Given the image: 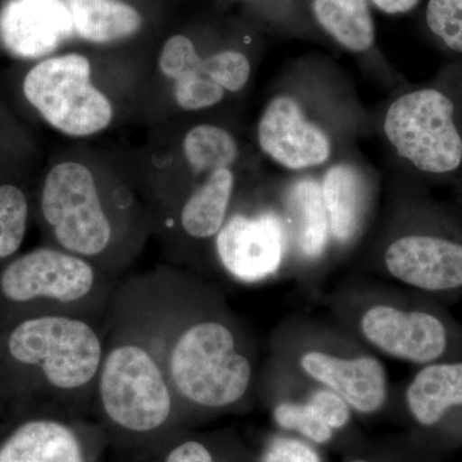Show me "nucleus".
Instances as JSON below:
<instances>
[{"instance_id": "1", "label": "nucleus", "mask_w": 462, "mask_h": 462, "mask_svg": "<svg viewBox=\"0 0 462 462\" xmlns=\"http://www.w3.org/2000/svg\"><path fill=\"white\" fill-rule=\"evenodd\" d=\"M125 285L141 310L179 407L225 411L260 391L256 346L214 285L172 269Z\"/></svg>"}, {"instance_id": "2", "label": "nucleus", "mask_w": 462, "mask_h": 462, "mask_svg": "<svg viewBox=\"0 0 462 462\" xmlns=\"http://www.w3.org/2000/svg\"><path fill=\"white\" fill-rule=\"evenodd\" d=\"M41 214L54 247L117 279L153 234L133 175L96 152L69 149L45 173Z\"/></svg>"}, {"instance_id": "3", "label": "nucleus", "mask_w": 462, "mask_h": 462, "mask_svg": "<svg viewBox=\"0 0 462 462\" xmlns=\"http://www.w3.org/2000/svg\"><path fill=\"white\" fill-rule=\"evenodd\" d=\"M373 133V116L333 60L309 54L289 63L254 129L261 157L288 173L320 172Z\"/></svg>"}, {"instance_id": "4", "label": "nucleus", "mask_w": 462, "mask_h": 462, "mask_svg": "<svg viewBox=\"0 0 462 462\" xmlns=\"http://www.w3.org/2000/svg\"><path fill=\"white\" fill-rule=\"evenodd\" d=\"M367 261L403 288L430 296L460 291L462 217L428 199L425 185L393 172Z\"/></svg>"}, {"instance_id": "5", "label": "nucleus", "mask_w": 462, "mask_h": 462, "mask_svg": "<svg viewBox=\"0 0 462 462\" xmlns=\"http://www.w3.org/2000/svg\"><path fill=\"white\" fill-rule=\"evenodd\" d=\"M373 116L394 172L462 190V62L421 84L404 83Z\"/></svg>"}, {"instance_id": "6", "label": "nucleus", "mask_w": 462, "mask_h": 462, "mask_svg": "<svg viewBox=\"0 0 462 462\" xmlns=\"http://www.w3.org/2000/svg\"><path fill=\"white\" fill-rule=\"evenodd\" d=\"M147 69H105L83 51L42 58L23 79V96L48 126L74 141L108 132L145 102Z\"/></svg>"}, {"instance_id": "7", "label": "nucleus", "mask_w": 462, "mask_h": 462, "mask_svg": "<svg viewBox=\"0 0 462 462\" xmlns=\"http://www.w3.org/2000/svg\"><path fill=\"white\" fill-rule=\"evenodd\" d=\"M105 328L94 401L120 430L135 434L162 430L179 403L141 310L125 285L116 289Z\"/></svg>"}, {"instance_id": "8", "label": "nucleus", "mask_w": 462, "mask_h": 462, "mask_svg": "<svg viewBox=\"0 0 462 462\" xmlns=\"http://www.w3.org/2000/svg\"><path fill=\"white\" fill-rule=\"evenodd\" d=\"M273 373L339 394L356 412L373 415L388 403L384 364L343 328L291 322L273 338Z\"/></svg>"}, {"instance_id": "9", "label": "nucleus", "mask_w": 462, "mask_h": 462, "mask_svg": "<svg viewBox=\"0 0 462 462\" xmlns=\"http://www.w3.org/2000/svg\"><path fill=\"white\" fill-rule=\"evenodd\" d=\"M220 114L189 116L165 144L148 154L142 175L133 176L156 233L181 199L221 167L261 157L229 118Z\"/></svg>"}, {"instance_id": "10", "label": "nucleus", "mask_w": 462, "mask_h": 462, "mask_svg": "<svg viewBox=\"0 0 462 462\" xmlns=\"http://www.w3.org/2000/svg\"><path fill=\"white\" fill-rule=\"evenodd\" d=\"M256 51L252 36L200 45L185 33H175L158 51L147 94L160 91L170 112L185 117L220 114L252 83Z\"/></svg>"}, {"instance_id": "11", "label": "nucleus", "mask_w": 462, "mask_h": 462, "mask_svg": "<svg viewBox=\"0 0 462 462\" xmlns=\"http://www.w3.org/2000/svg\"><path fill=\"white\" fill-rule=\"evenodd\" d=\"M333 307L340 328L385 357L424 366L449 360L454 349L443 316L393 289L356 285L334 298Z\"/></svg>"}, {"instance_id": "12", "label": "nucleus", "mask_w": 462, "mask_h": 462, "mask_svg": "<svg viewBox=\"0 0 462 462\" xmlns=\"http://www.w3.org/2000/svg\"><path fill=\"white\" fill-rule=\"evenodd\" d=\"M117 285L96 264L54 245L14 258L0 273V294L12 305L42 303L48 315L96 322L107 318Z\"/></svg>"}, {"instance_id": "13", "label": "nucleus", "mask_w": 462, "mask_h": 462, "mask_svg": "<svg viewBox=\"0 0 462 462\" xmlns=\"http://www.w3.org/2000/svg\"><path fill=\"white\" fill-rule=\"evenodd\" d=\"M212 257L243 282L278 278L291 270L287 224L273 181L258 180L243 191L216 236Z\"/></svg>"}, {"instance_id": "14", "label": "nucleus", "mask_w": 462, "mask_h": 462, "mask_svg": "<svg viewBox=\"0 0 462 462\" xmlns=\"http://www.w3.org/2000/svg\"><path fill=\"white\" fill-rule=\"evenodd\" d=\"M329 220L331 258L348 254L373 226L380 199V175L358 149L319 172Z\"/></svg>"}, {"instance_id": "15", "label": "nucleus", "mask_w": 462, "mask_h": 462, "mask_svg": "<svg viewBox=\"0 0 462 462\" xmlns=\"http://www.w3.org/2000/svg\"><path fill=\"white\" fill-rule=\"evenodd\" d=\"M273 187L287 224L291 270L309 273L329 263V220L319 172L288 173Z\"/></svg>"}, {"instance_id": "16", "label": "nucleus", "mask_w": 462, "mask_h": 462, "mask_svg": "<svg viewBox=\"0 0 462 462\" xmlns=\"http://www.w3.org/2000/svg\"><path fill=\"white\" fill-rule=\"evenodd\" d=\"M303 5L322 39L351 54L373 79L391 90L404 83L380 50L369 0H303Z\"/></svg>"}, {"instance_id": "17", "label": "nucleus", "mask_w": 462, "mask_h": 462, "mask_svg": "<svg viewBox=\"0 0 462 462\" xmlns=\"http://www.w3.org/2000/svg\"><path fill=\"white\" fill-rule=\"evenodd\" d=\"M0 36L14 56L42 60L75 41L67 0H11L0 14Z\"/></svg>"}, {"instance_id": "18", "label": "nucleus", "mask_w": 462, "mask_h": 462, "mask_svg": "<svg viewBox=\"0 0 462 462\" xmlns=\"http://www.w3.org/2000/svg\"><path fill=\"white\" fill-rule=\"evenodd\" d=\"M404 403L421 427L439 424L452 410L462 409V360L420 366L404 389Z\"/></svg>"}, {"instance_id": "19", "label": "nucleus", "mask_w": 462, "mask_h": 462, "mask_svg": "<svg viewBox=\"0 0 462 462\" xmlns=\"http://www.w3.org/2000/svg\"><path fill=\"white\" fill-rule=\"evenodd\" d=\"M0 462H87L78 434L65 422L39 419L18 427L0 446Z\"/></svg>"}, {"instance_id": "20", "label": "nucleus", "mask_w": 462, "mask_h": 462, "mask_svg": "<svg viewBox=\"0 0 462 462\" xmlns=\"http://www.w3.org/2000/svg\"><path fill=\"white\" fill-rule=\"evenodd\" d=\"M75 41L114 45L135 38L144 27L139 9L124 0H67Z\"/></svg>"}, {"instance_id": "21", "label": "nucleus", "mask_w": 462, "mask_h": 462, "mask_svg": "<svg viewBox=\"0 0 462 462\" xmlns=\"http://www.w3.org/2000/svg\"><path fill=\"white\" fill-rule=\"evenodd\" d=\"M30 206L17 184H0V260L14 256L25 239Z\"/></svg>"}, {"instance_id": "22", "label": "nucleus", "mask_w": 462, "mask_h": 462, "mask_svg": "<svg viewBox=\"0 0 462 462\" xmlns=\"http://www.w3.org/2000/svg\"><path fill=\"white\" fill-rule=\"evenodd\" d=\"M260 9L261 16L273 32L287 38L324 42L307 14L303 0H240Z\"/></svg>"}, {"instance_id": "23", "label": "nucleus", "mask_w": 462, "mask_h": 462, "mask_svg": "<svg viewBox=\"0 0 462 462\" xmlns=\"http://www.w3.org/2000/svg\"><path fill=\"white\" fill-rule=\"evenodd\" d=\"M425 23L443 50L462 62V0H428Z\"/></svg>"}, {"instance_id": "24", "label": "nucleus", "mask_w": 462, "mask_h": 462, "mask_svg": "<svg viewBox=\"0 0 462 462\" xmlns=\"http://www.w3.org/2000/svg\"><path fill=\"white\" fill-rule=\"evenodd\" d=\"M273 420L285 430H294L318 445L330 442L334 430L319 418L305 400H282L273 406Z\"/></svg>"}, {"instance_id": "25", "label": "nucleus", "mask_w": 462, "mask_h": 462, "mask_svg": "<svg viewBox=\"0 0 462 462\" xmlns=\"http://www.w3.org/2000/svg\"><path fill=\"white\" fill-rule=\"evenodd\" d=\"M263 462H321L314 447L291 437H275L263 455Z\"/></svg>"}, {"instance_id": "26", "label": "nucleus", "mask_w": 462, "mask_h": 462, "mask_svg": "<svg viewBox=\"0 0 462 462\" xmlns=\"http://www.w3.org/2000/svg\"><path fill=\"white\" fill-rule=\"evenodd\" d=\"M163 462H215V457L205 443L191 439L173 447Z\"/></svg>"}, {"instance_id": "27", "label": "nucleus", "mask_w": 462, "mask_h": 462, "mask_svg": "<svg viewBox=\"0 0 462 462\" xmlns=\"http://www.w3.org/2000/svg\"><path fill=\"white\" fill-rule=\"evenodd\" d=\"M373 8L388 16H400L418 8L421 0H369Z\"/></svg>"}, {"instance_id": "28", "label": "nucleus", "mask_w": 462, "mask_h": 462, "mask_svg": "<svg viewBox=\"0 0 462 462\" xmlns=\"http://www.w3.org/2000/svg\"><path fill=\"white\" fill-rule=\"evenodd\" d=\"M349 462H370V461L364 460V458H356V460H352V461H349Z\"/></svg>"}]
</instances>
